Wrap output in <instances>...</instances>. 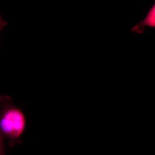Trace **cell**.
<instances>
[{
    "label": "cell",
    "instance_id": "6da1fadb",
    "mask_svg": "<svg viewBox=\"0 0 155 155\" xmlns=\"http://www.w3.org/2000/svg\"><path fill=\"white\" fill-rule=\"evenodd\" d=\"M27 119L24 112L14 104L11 97L0 96V143L3 151L4 140L8 139L13 147L22 142L21 137L26 130Z\"/></svg>",
    "mask_w": 155,
    "mask_h": 155
},
{
    "label": "cell",
    "instance_id": "7a4b0ae2",
    "mask_svg": "<svg viewBox=\"0 0 155 155\" xmlns=\"http://www.w3.org/2000/svg\"><path fill=\"white\" fill-rule=\"evenodd\" d=\"M147 27L155 28V3L148 12L145 18L135 25L132 30L133 32L142 34Z\"/></svg>",
    "mask_w": 155,
    "mask_h": 155
}]
</instances>
